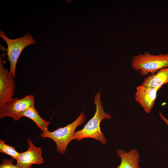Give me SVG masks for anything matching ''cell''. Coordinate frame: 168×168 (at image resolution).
I'll list each match as a JSON object with an SVG mask.
<instances>
[{"label":"cell","mask_w":168,"mask_h":168,"mask_svg":"<svg viewBox=\"0 0 168 168\" xmlns=\"http://www.w3.org/2000/svg\"><path fill=\"white\" fill-rule=\"evenodd\" d=\"M159 115L161 119L168 126V119L161 112H159Z\"/></svg>","instance_id":"obj_14"},{"label":"cell","mask_w":168,"mask_h":168,"mask_svg":"<svg viewBox=\"0 0 168 168\" xmlns=\"http://www.w3.org/2000/svg\"><path fill=\"white\" fill-rule=\"evenodd\" d=\"M13 162V161L12 159H4L2 162L0 166V168H22L16 165H14Z\"/></svg>","instance_id":"obj_13"},{"label":"cell","mask_w":168,"mask_h":168,"mask_svg":"<svg viewBox=\"0 0 168 168\" xmlns=\"http://www.w3.org/2000/svg\"><path fill=\"white\" fill-rule=\"evenodd\" d=\"M116 153L121 161L119 165L113 168H140L139 165L140 155L136 149H131L128 152L119 149Z\"/></svg>","instance_id":"obj_9"},{"label":"cell","mask_w":168,"mask_h":168,"mask_svg":"<svg viewBox=\"0 0 168 168\" xmlns=\"http://www.w3.org/2000/svg\"><path fill=\"white\" fill-rule=\"evenodd\" d=\"M159 89L142 85L138 86L135 95L136 101L142 106L145 111L149 113L153 108Z\"/></svg>","instance_id":"obj_8"},{"label":"cell","mask_w":168,"mask_h":168,"mask_svg":"<svg viewBox=\"0 0 168 168\" xmlns=\"http://www.w3.org/2000/svg\"><path fill=\"white\" fill-rule=\"evenodd\" d=\"M0 152L11 156L12 158L16 160L20 153L16 151L13 146L6 144L5 141L0 139Z\"/></svg>","instance_id":"obj_12"},{"label":"cell","mask_w":168,"mask_h":168,"mask_svg":"<svg viewBox=\"0 0 168 168\" xmlns=\"http://www.w3.org/2000/svg\"><path fill=\"white\" fill-rule=\"evenodd\" d=\"M0 37L6 42L7 48L6 50L7 59L10 63V72L15 77L16 64L23 50L26 47L35 43L32 35L27 33L23 37L14 39L7 38L4 32L1 30Z\"/></svg>","instance_id":"obj_4"},{"label":"cell","mask_w":168,"mask_h":168,"mask_svg":"<svg viewBox=\"0 0 168 168\" xmlns=\"http://www.w3.org/2000/svg\"><path fill=\"white\" fill-rule=\"evenodd\" d=\"M168 83V67L161 69L145 78L142 85L160 89Z\"/></svg>","instance_id":"obj_10"},{"label":"cell","mask_w":168,"mask_h":168,"mask_svg":"<svg viewBox=\"0 0 168 168\" xmlns=\"http://www.w3.org/2000/svg\"><path fill=\"white\" fill-rule=\"evenodd\" d=\"M28 148L25 152L20 153L16 160V165L22 168H30L33 164L43 163L42 150L40 147L35 146L31 140L27 139Z\"/></svg>","instance_id":"obj_7"},{"label":"cell","mask_w":168,"mask_h":168,"mask_svg":"<svg viewBox=\"0 0 168 168\" xmlns=\"http://www.w3.org/2000/svg\"><path fill=\"white\" fill-rule=\"evenodd\" d=\"M131 66L133 70L139 72L142 75L154 74L168 67V52L153 54L147 51L133 55Z\"/></svg>","instance_id":"obj_2"},{"label":"cell","mask_w":168,"mask_h":168,"mask_svg":"<svg viewBox=\"0 0 168 168\" xmlns=\"http://www.w3.org/2000/svg\"><path fill=\"white\" fill-rule=\"evenodd\" d=\"M27 117L33 120L37 126L43 132L49 131L48 127L50 122L43 119L39 115L34 106L27 109L22 114V117Z\"/></svg>","instance_id":"obj_11"},{"label":"cell","mask_w":168,"mask_h":168,"mask_svg":"<svg viewBox=\"0 0 168 168\" xmlns=\"http://www.w3.org/2000/svg\"><path fill=\"white\" fill-rule=\"evenodd\" d=\"M34 96L30 94L22 98H13L9 102L0 108V118L10 117L15 121L22 117L23 113L30 107L34 106Z\"/></svg>","instance_id":"obj_5"},{"label":"cell","mask_w":168,"mask_h":168,"mask_svg":"<svg viewBox=\"0 0 168 168\" xmlns=\"http://www.w3.org/2000/svg\"><path fill=\"white\" fill-rule=\"evenodd\" d=\"M4 62L1 54L0 57V108L14 98L15 89V77L4 68Z\"/></svg>","instance_id":"obj_6"},{"label":"cell","mask_w":168,"mask_h":168,"mask_svg":"<svg viewBox=\"0 0 168 168\" xmlns=\"http://www.w3.org/2000/svg\"><path fill=\"white\" fill-rule=\"evenodd\" d=\"M85 121V114L82 112L72 123L54 131L42 132L40 134V136L43 138H48L52 140L56 144L57 152L60 154H64L68 145L73 140L75 130Z\"/></svg>","instance_id":"obj_3"},{"label":"cell","mask_w":168,"mask_h":168,"mask_svg":"<svg viewBox=\"0 0 168 168\" xmlns=\"http://www.w3.org/2000/svg\"><path fill=\"white\" fill-rule=\"evenodd\" d=\"M94 99L96 110L94 116L81 129L75 132L72 140L75 139L78 142L83 138H91L97 140L104 145L107 143V140L101 130L100 123L103 120L110 119L112 117L104 110L101 101L100 91L94 96Z\"/></svg>","instance_id":"obj_1"}]
</instances>
